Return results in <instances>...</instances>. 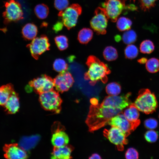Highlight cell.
I'll list each match as a JSON object with an SVG mask.
<instances>
[{"label": "cell", "instance_id": "6da1fadb", "mask_svg": "<svg viewBox=\"0 0 159 159\" xmlns=\"http://www.w3.org/2000/svg\"><path fill=\"white\" fill-rule=\"evenodd\" d=\"M122 111L120 109L104 106L100 104H92L85 121L89 131L92 132L108 125L112 117Z\"/></svg>", "mask_w": 159, "mask_h": 159}, {"label": "cell", "instance_id": "7a4b0ae2", "mask_svg": "<svg viewBox=\"0 0 159 159\" xmlns=\"http://www.w3.org/2000/svg\"><path fill=\"white\" fill-rule=\"evenodd\" d=\"M86 64L88 70L85 73L84 78L86 80H89L90 85L93 86L99 81L104 84L107 83L108 80L107 75L111 72L107 64L92 55L88 57Z\"/></svg>", "mask_w": 159, "mask_h": 159}, {"label": "cell", "instance_id": "3957f363", "mask_svg": "<svg viewBox=\"0 0 159 159\" xmlns=\"http://www.w3.org/2000/svg\"><path fill=\"white\" fill-rule=\"evenodd\" d=\"M134 104L139 111L147 114L155 111L158 106L155 94L148 89L140 90Z\"/></svg>", "mask_w": 159, "mask_h": 159}, {"label": "cell", "instance_id": "277c9868", "mask_svg": "<svg viewBox=\"0 0 159 159\" xmlns=\"http://www.w3.org/2000/svg\"><path fill=\"white\" fill-rule=\"evenodd\" d=\"M82 11L81 6L78 4H73L58 14L64 25L68 29L74 27L77 22L78 18Z\"/></svg>", "mask_w": 159, "mask_h": 159}, {"label": "cell", "instance_id": "5b68a950", "mask_svg": "<svg viewBox=\"0 0 159 159\" xmlns=\"http://www.w3.org/2000/svg\"><path fill=\"white\" fill-rule=\"evenodd\" d=\"M5 10L3 13L5 24L22 19L23 13L20 4L14 0H9L5 4Z\"/></svg>", "mask_w": 159, "mask_h": 159}, {"label": "cell", "instance_id": "8992f818", "mask_svg": "<svg viewBox=\"0 0 159 159\" xmlns=\"http://www.w3.org/2000/svg\"><path fill=\"white\" fill-rule=\"evenodd\" d=\"M108 19L104 8L98 7L96 9L90 20L91 27L97 34H105Z\"/></svg>", "mask_w": 159, "mask_h": 159}, {"label": "cell", "instance_id": "52a82bcc", "mask_svg": "<svg viewBox=\"0 0 159 159\" xmlns=\"http://www.w3.org/2000/svg\"><path fill=\"white\" fill-rule=\"evenodd\" d=\"M39 100L45 109L55 111L59 110L62 102L58 93L53 90L40 94Z\"/></svg>", "mask_w": 159, "mask_h": 159}, {"label": "cell", "instance_id": "ba28073f", "mask_svg": "<svg viewBox=\"0 0 159 159\" xmlns=\"http://www.w3.org/2000/svg\"><path fill=\"white\" fill-rule=\"evenodd\" d=\"M103 133L104 136L115 145L119 151H123L124 145L128 143V141L125 133L117 127L112 126L109 130L104 129Z\"/></svg>", "mask_w": 159, "mask_h": 159}, {"label": "cell", "instance_id": "9c48e42d", "mask_svg": "<svg viewBox=\"0 0 159 159\" xmlns=\"http://www.w3.org/2000/svg\"><path fill=\"white\" fill-rule=\"evenodd\" d=\"M50 46L48 38L44 35L35 38L27 45L32 56L36 59L42 53L48 50Z\"/></svg>", "mask_w": 159, "mask_h": 159}, {"label": "cell", "instance_id": "30bf717a", "mask_svg": "<svg viewBox=\"0 0 159 159\" xmlns=\"http://www.w3.org/2000/svg\"><path fill=\"white\" fill-rule=\"evenodd\" d=\"M28 86L40 94L53 90L54 87V79L46 74H42L30 81Z\"/></svg>", "mask_w": 159, "mask_h": 159}, {"label": "cell", "instance_id": "8fae6325", "mask_svg": "<svg viewBox=\"0 0 159 159\" xmlns=\"http://www.w3.org/2000/svg\"><path fill=\"white\" fill-rule=\"evenodd\" d=\"M108 125L120 128L125 133L127 137L139 125L128 120L123 111L112 117L108 122Z\"/></svg>", "mask_w": 159, "mask_h": 159}, {"label": "cell", "instance_id": "7c38bea8", "mask_svg": "<svg viewBox=\"0 0 159 159\" xmlns=\"http://www.w3.org/2000/svg\"><path fill=\"white\" fill-rule=\"evenodd\" d=\"M131 95L130 92L121 96L109 95L105 97L100 104L122 110L132 103L129 98Z\"/></svg>", "mask_w": 159, "mask_h": 159}, {"label": "cell", "instance_id": "4fadbf2b", "mask_svg": "<svg viewBox=\"0 0 159 159\" xmlns=\"http://www.w3.org/2000/svg\"><path fill=\"white\" fill-rule=\"evenodd\" d=\"M109 19L116 22L125 7V4L121 0H105L102 4Z\"/></svg>", "mask_w": 159, "mask_h": 159}, {"label": "cell", "instance_id": "5bb4252c", "mask_svg": "<svg viewBox=\"0 0 159 159\" xmlns=\"http://www.w3.org/2000/svg\"><path fill=\"white\" fill-rule=\"evenodd\" d=\"M54 80L56 90L61 92L68 91L74 82L71 74L67 71L60 73L54 79Z\"/></svg>", "mask_w": 159, "mask_h": 159}, {"label": "cell", "instance_id": "9a60e30c", "mask_svg": "<svg viewBox=\"0 0 159 159\" xmlns=\"http://www.w3.org/2000/svg\"><path fill=\"white\" fill-rule=\"evenodd\" d=\"M3 150L4 157L7 159H23L27 158L26 151L16 143L5 144Z\"/></svg>", "mask_w": 159, "mask_h": 159}, {"label": "cell", "instance_id": "2e32d148", "mask_svg": "<svg viewBox=\"0 0 159 159\" xmlns=\"http://www.w3.org/2000/svg\"><path fill=\"white\" fill-rule=\"evenodd\" d=\"M19 105V97L17 94L14 90L3 107L6 114H12L18 111Z\"/></svg>", "mask_w": 159, "mask_h": 159}, {"label": "cell", "instance_id": "e0dca14e", "mask_svg": "<svg viewBox=\"0 0 159 159\" xmlns=\"http://www.w3.org/2000/svg\"><path fill=\"white\" fill-rule=\"evenodd\" d=\"M51 141L55 148H58L66 145L69 142V138L65 132L57 130L53 134Z\"/></svg>", "mask_w": 159, "mask_h": 159}, {"label": "cell", "instance_id": "ac0fdd59", "mask_svg": "<svg viewBox=\"0 0 159 159\" xmlns=\"http://www.w3.org/2000/svg\"><path fill=\"white\" fill-rule=\"evenodd\" d=\"M127 107L123 112L124 115L130 122L139 125L140 123V120L139 119V110L134 103H132Z\"/></svg>", "mask_w": 159, "mask_h": 159}, {"label": "cell", "instance_id": "d6986e66", "mask_svg": "<svg viewBox=\"0 0 159 159\" xmlns=\"http://www.w3.org/2000/svg\"><path fill=\"white\" fill-rule=\"evenodd\" d=\"M72 149L67 145L58 148H55L52 155L53 159H67L71 158Z\"/></svg>", "mask_w": 159, "mask_h": 159}, {"label": "cell", "instance_id": "ffe728a7", "mask_svg": "<svg viewBox=\"0 0 159 159\" xmlns=\"http://www.w3.org/2000/svg\"><path fill=\"white\" fill-rule=\"evenodd\" d=\"M39 139L37 135L23 137L19 141V146L25 151L29 150L36 145Z\"/></svg>", "mask_w": 159, "mask_h": 159}, {"label": "cell", "instance_id": "44dd1931", "mask_svg": "<svg viewBox=\"0 0 159 159\" xmlns=\"http://www.w3.org/2000/svg\"><path fill=\"white\" fill-rule=\"evenodd\" d=\"M21 32L24 39L27 40H32L36 37L38 32V29L34 24L28 23L23 27Z\"/></svg>", "mask_w": 159, "mask_h": 159}, {"label": "cell", "instance_id": "7402d4cb", "mask_svg": "<svg viewBox=\"0 0 159 159\" xmlns=\"http://www.w3.org/2000/svg\"><path fill=\"white\" fill-rule=\"evenodd\" d=\"M14 91L13 86L11 84L0 87V106L3 107L4 105Z\"/></svg>", "mask_w": 159, "mask_h": 159}, {"label": "cell", "instance_id": "603a6c76", "mask_svg": "<svg viewBox=\"0 0 159 159\" xmlns=\"http://www.w3.org/2000/svg\"><path fill=\"white\" fill-rule=\"evenodd\" d=\"M93 35V31L91 29L83 28L79 32L77 39L80 43L86 44L91 40Z\"/></svg>", "mask_w": 159, "mask_h": 159}, {"label": "cell", "instance_id": "cb8c5ba5", "mask_svg": "<svg viewBox=\"0 0 159 159\" xmlns=\"http://www.w3.org/2000/svg\"><path fill=\"white\" fill-rule=\"evenodd\" d=\"M117 27L120 31H125L130 29L132 22L129 19L122 16L117 19Z\"/></svg>", "mask_w": 159, "mask_h": 159}, {"label": "cell", "instance_id": "d4e9b609", "mask_svg": "<svg viewBox=\"0 0 159 159\" xmlns=\"http://www.w3.org/2000/svg\"><path fill=\"white\" fill-rule=\"evenodd\" d=\"M103 54L105 59L108 61L115 60L118 57L117 50L111 46H107L105 48Z\"/></svg>", "mask_w": 159, "mask_h": 159}, {"label": "cell", "instance_id": "484cf974", "mask_svg": "<svg viewBox=\"0 0 159 159\" xmlns=\"http://www.w3.org/2000/svg\"><path fill=\"white\" fill-rule=\"evenodd\" d=\"M34 11L37 17L41 19H43L47 16L49 9L48 7L45 4H40L35 7Z\"/></svg>", "mask_w": 159, "mask_h": 159}, {"label": "cell", "instance_id": "4316f807", "mask_svg": "<svg viewBox=\"0 0 159 159\" xmlns=\"http://www.w3.org/2000/svg\"><path fill=\"white\" fill-rule=\"evenodd\" d=\"M120 85L116 82H112L108 84L105 88L107 94L110 95H117L121 91Z\"/></svg>", "mask_w": 159, "mask_h": 159}, {"label": "cell", "instance_id": "83f0119b", "mask_svg": "<svg viewBox=\"0 0 159 159\" xmlns=\"http://www.w3.org/2000/svg\"><path fill=\"white\" fill-rule=\"evenodd\" d=\"M147 70L151 73H154L159 70V60L155 58H152L147 60L146 63Z\"/></svg>", "mask_w": 159, "mask_h": 159}, {"label": "cell", "instance_id": "f1b7e54d", "mask_svg": "<svg viewBox=\"0 0 159 159\" xmlns=\"http://www.w3.org/2000/svg\"><path fill=\"white\" fill-rule=\"evenodd\" d=\"M137 36L135 32L132 30L126 31L123 34L122 39L123 42L127 44L134 43L136 40Z\"/></svg>", "mask_w": 159, "mask_h": 159}, {"label": "cell", "instance_id": "f546056e", "mask_svg": "<svg viewBox=\"0 0 159 159\" xmlns=\"http://www.w3.org/2000/svg\"><path fill=\"white\" fill-rule=\"evenodd\" d=\"M68 65L65 61L62 58H57L53 63V68L56 71L59 73L66 71Z\"/></svg>", "mask_w": 159, "mask_h": 159}, {"label": "cell", "instance_id": "4dcf8cb0", "mask_svg": "<svg viewBox=\"0 0 159 159\" xmlns=\"http://www.w3.org/2000/svg\"><path fill=\"white\" fill-rule=\"evenodd\" d=\"M54 41L57 47L61 51L66 49L68 47V39L65 36H57L54 38Z\"/></svg>", "mask_w": 159, "mask_h": 159}, {"label": "cell", "instance_id": "1f68e13d", "mask_svg": "<svg viewBox=\"0 0 159 159\" xmlns=\"http://www.w3.org/2000/svg\"><path fill=\"white\" fill-rule=\"evenodd\" d=\"M155 47L153 42L149 40H146L141 43L140 49V52L144 54H150L154 49Z\"/></svg>", "mask_w": 159, "mask_h": 159}, {"label": "cell", "instance_id": "d6a6232c", "mask_svg": "<svg viewBox=\"0 0 159 159\" xmlns=\"http://www.w3.org/2000/svg\"><path fill=\"white\" fill-rule=\"evenodd\" d=\"M125 57L132 59L136 57L138 54V50L137 47L133 44H129L125 50Z\"/></svg>", "mask_w": 159, "mask_h": 159}, {"label": "cell", "instance_id": "836d02e7", "mask_svg": "<svg viewBox=\"0 0 159 159\" xmlns=\"http://www.w3.org/2000/svg\"><path fill=\"white\" fill-rule=\"evenodd\" d=\"M157 0H139L140 6L144 11L149 10L154 6Z\"/></svg>", "mask_w": 159, "mask_h": 159}, {"label": "cell", "instance_id": "e575fe53", "mask_svg": "<svg viewBox=\"0 0 159 159\" xmlns=\"http://www.w3.org/2000/svg\"><path fill=\"white\" fill-rule=\"evenodd\" d=\"M68 0H54V6L55 8L60 11H63L68 6Z\"/></svg>", "mask_w": 159, "mask_h": 159}, {"label": "cell", "instance_id": "d590c367", "mask_svg": "<svg viewBox=\"0 0 159 159\" xmlns=\"http://www.w3.org/2000/svg\"><path fill=\"white\" fill-rule=\"evenodd\" d=\"M146 140L150 143L155 142L158 138V135L157 132L152 130L147 131L145 135Z\"/></svg>", "mask_w": 159, "mask_h": 159}, {"label": "cell", "instance_id": "8d00e7d4", "mask_svg": "<svg viewBox=\"0 0 159 159\" xmlns=\"http://www.w3.org/2000/svg\"><path fill=\"white\" fill-rule=\"evenodd\" d=\"M138 153L137 151L133 148L127 149L125 154V158L127 159H136L138 158Z\"/></svg>", "mask_w": 159, "mask_h": 159}, {"label": "cell", "instance_id": "74e56055", "mask_svg": "<svg viewBox=\"0 0 159 159\" xmlns=\"http://www.w3.org/2000/svg\"><path fill=\"white\" fill-rule=\"evenodd\" d=\"M158 124L157 121L153 118L148 119L145 120L144 122L145 126L150 130L155 128L157 126Z\"/></svg>", "mask_w": 159, "mask_h": 159}, {"label": "cell", "instance_id": "f35d334b", "mask_svg": "<svg viewBox=\"0 0 159 159\" xmlns=\"http://www.w3.org/2000/svg\"><path fill=\"white\" fill-rule=\"evenodd\" d=\"M64 24L62 22L58 21L54 25L53 29L55 32H58L61 30L63 28Z\"/></svg>", "mask_w": 159, "mask_h": 159}, {"label": "cell", "instance_id": "ab89813d", "mask_svg": "<svg viewBox=\"0 0 159 159\" xmlns=\"http://www.w3.org/2000/svg\"><path fill=\"white\" fill-rule=\"evenodd\" d=\"M90 159H102L100 156L98 154L96 153H95L92 154L90 156L89 158Z\"/></svg>", "mask_w": 159, "mask_h": 159}, {"label": "cell", "instance_id": "60d3db41", "mask_svg": "<svg viewBox=\"0 0 159 159\" xmlns=\"http://www.w3.org/2000/svg\"><path fill=\"white\" fill-rule=\"evenodd\" d=\"M147 60V59L146 58L143 57L138 60V61L140 64H144L146 63Z\"/></svg>", "mask_w": 159, "mask_h": 159}, {"label": "cell", "instance_id": "b9f144b4", "mask_svg": "<svg viewBox=\"0 0 159 159\" xmlns=\"http://www.w3.org/2000/svg\"><path fill=\"white\" fill-rule=\"evenodd\" d=\"M115 39L116 42H119L121 39V37L119 35H116L115 37Z\"/></svg>", "mask_w": 159, "mask_h": 159}, {"label": "cell", "instance_id": "7bdbcfd3", "mask_svg": "<svg viewBox=\"0 0 159 159\" xmlns=\"http://www.w3.org/2000/svg\"><path fill=\"white\" fill-rule=\"evenodd\" d=\"M124 3V0H121ZM133 1H135V0H133Z\"/></svg>", "mask_w": 159, "mask_h": 159}, {"label": "cell", "instance_id": "ee69618b", "mask_svg": "<svg viewBox=\"0 0 159 159\" xmlns=\"http://www.w3.org/2000/svg\"></svg>", "mask_w": 159, "mask_h": 159}]
</instances>
